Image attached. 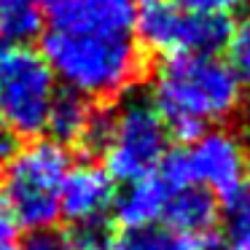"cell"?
<instances>
[{"mask_svg": "<svg viewBox=\"0 0 250 250\" xmlns=\"http://www.w3.org/2000/svg\"><path fill=\"white\" fill-rule=\"evenodd\" d=\"M221 231H215L221 250H250V180H245L231 196L223 199L218 215Z\"/></svg>", "mask_w": 250, "mask_h": 250, "instance_id": "cell-13", "label": "cell"}, {"mask_svg": "<svg viewBox=\"0 0 250 250\" xmlns=\"http://www.w3.org/2000/svg\"><path fill=\"white\" fill-rule=\"evenodd\" d=\"M169 191L172 188L156 172L143 180H135V183H126V188L113 196V207H110L113 221L121 226V231L124 229L153 226L162 218Z\"/></svg>", "mask_w": 250, "mask_h": 250, "instance_id": "cell-10", "label": "cell"}, {"mask_svg": "<svg viewBox=\"0 0 250 250\" xmlns=\"http://www.w3.org/2000/svg\"><path fill=\"white\" fill-rule=\"evenodd\" d=\"M172 3H175V6H180V8H186V11L221 14V17H229V14L239 11L248 0H172Z\"/></svg>", "mask_w": 250, "mask_h": 250, "instance_id": "cell-16", "label": "cell"}, {"mask_svg": "<svg viewBox=\"0 0 250 250\" xmlns=\"http://www.w3.org/2000/svg\"><path fill=\"white\" fill-rule=\"evenodd\" d=\"M41 0H0V35L11 43H27L43 30Z\"/></svg>", "mask_w": 250, "mask_h": 250, "instance_id": "cell-14", "label": "cell"}, {"mask_svg": "<svg viewBox=\"0 0 250 250\" xmlns=\"http://www.w3.org/2000/svg\"><path fill=\"white\" fill-rule=\"evenodd\" d=\"M0 250H22L19 245H14V242H8V245H0Z\"/></svg>", "mask_w": 250, "mask_h": 250, "instance_id": "cell-19", "label": "cell"}, {"mask_svg": "<svg viewBox=\"0 0 250 250\" xmlns=\"http://www.w3.org/2000/svg\"><path fill=\"white\" fill-rule=\"evenodd\" d=\"M43 3H49V6H54V3H60V0H43Z\"/></svg>", "mask_w": 250, "mask_h": 250, "instance_id": "cell-20", "label": "cell"}, {"mask_svg": "<svg viewBox=\"0 0 250 250\" xmlns=\"http://www.w3.org/2000/svg\"><path fill=\"white\" fill-rule=\"evenodd\" d=\"M57 78L43 54L24 43L0 46V126L14 137L46 129Z\"/></svg>", "mask_w": 250, "mask_h": 250, "instance_id": "cell-5", "label": "cell"}, {"mask_svg": "<svg viewBox=\"0 0 250 250\" xmlns=\"http://www.w3.org/2000/svg\"><path fill=\"white\" fill-rule=\"evenodd\" d=\"M41 54L65 89L110 103L143 76L135 0H60L41 35Z\"/></svg>", "mask_w": 250, "mask_h": 250, "instance_id": "cell-1", "label": "cell"}, {"mask_svg": "<svg viewBox=\"0 0 250 250\" xmlns=\"http://www.w3.org/2000/svg\"><path fill=\"white\" fill-rule=\"evenodd\" d=\"M113 178L100 164H78L70 167L60 196V215L76 226H94L113 207Z\"/></svg>", "mask_w": 250, "mask_h": 250, "instance_id": "cell-8", "label": "cell"}, {"mask_svg": "<svg viewBox=\"0 0 250 250\" xmlns=\"http://www.w3.org/2000/svg\"><path fill=\"white\" fill-rule=\"evenodd\" d=\"M137 41L164 57L172 54H218L231 33L229 17L196 14L172 0H135Z\"/></svg>", "mask_w": 250, "mask_h": 250, "instance_id": "cell-6", "label": "cell"}, {"mask_svg": "<svg viewBox=\"0 0 250 250\" xmlns=\"http://www.w3.org/2000/svg\"><path fill=\"white\" fill-rule=\"evenodd\" d=\"M218 237H188L169 231L167 226L124 229L110 239L108 250H215Z\"/></svg>", "mask_w": 250, "mask_h": 250, "instance_id": "cell-12", "label": "cell"}, {"mask_svg": "<svg viewBox=\"0 0 250 250\" xmlns=\"http://www.w3.org/2000/svg\"><path fill=\"white\" fill-rule=\"evenodd\" d=\"M191 183L207 188L212 196H231L248 178V156L231 132L205 129L188 148H183Z\"/></svg>", "mask_w": 250, "mask_h": 250, "instance_id": "cell-7", "label": "cell"}, {"mask_svg": "<svg viewBox=\"0 0 250 250\" xmlns=\"http://www.w3.org/2000/svg\"><path fill=\"white\" fill-rule=\"evenodd\" d=\"M218 202L202 186H183V188H172L164 202V210L159 221L178 234H188V237H215L218 229Z\"/></svg>", "mask_w": 250, "mask_h": 250, "instance_id": "cell-9", "label": "cell"}, {"mask_svg": "<svg viewBox=\"0 0 250 250\" xmlns=\"http://www.w3.org/2000/svg\"><path fill=\"white\" fill-rule=\"evenodd\" d=\"M169 151V132L156 105L146 97H129L108 113L103 164L113 180L135 183L153 175Z\"/></svg>", "mask_w": 250, "mask_h": 250, "instance_id": "cell-4", "label": "cell"}, {"mask_svg": "<svg viewBox=\"0 0 250 250\" xmlns=\"http://www.w3.org/2000/svg\"><path fill=\"white\" fill-rule=\"evenodd\" d=\"M17 231H19V226H17V221H14V215H11V210H8L3 194H0V245L14 242Z\"/></svg>", "mask_w": 250, "mask_h": 250, "instance_id": "cell-18", "label": "cell"}, {"mask_svg": "<svg viewBox=\"0 0 250 250\" xmlns=\"http://www.w3.org/2000/svg\"><path fill=\"white\" fill-rule=\"evenodd\" d=\"M70 153L57 140H33L3 162V199L17 226L43 231L60 221V196Z\"/></svg>", "mask_w": 250, "mask_h": 250, "instance_id": "cell-3", "label": "cell"}, {"mask_svg": "<svg viewBox=\"0 0 250 250\" xmlns=\"http://www.w3.org/2000/svg\"><path fill=\"white\" fill-rule=\"evenodd\" d=\"M22 250H76L70 234H60L54 229H43V231H33Z\"/></svg>", "mask_w": 250, "mask_h": 250, "instance_id": "cell-17", "label": "cell"}, {"mask_svg": "<svg viewBox=\"0 0 250 250\" xmlns=\"http://www.w3.org/2000/svg\"><path fill=\"white\" fill-rule=\"evenodd\" d=\"M226 62L242 86H250V17L231 24L226 38Z\"/></svg>", "mask_w": 250, "mask_h": 250, "instance_id": "cell-15", "label": "cell"}, {"mask_svg": "<svg viewBox=\"0 0 250 250\" xmlns=\"http://www.w3.org/2000/svg\"><path fill=\"white\" fill-rule=\"evenodd\" d=\"M242 83L218 54H172L153 76V100L169 135L191 143L242 103Z\"/></svg>", "mask_w": 250, "mask_h": 250, "instance_id": "cell-2", "label": "cell"}, {"mask_svg": "<svg viewBox=\"0 0 250 250\" xmlns=\"http://www.w3.org/2000/svg\"><path fill=\"white\" fill-rule=\"evenodd\" d=\"M94 108L89 105V100H83L81 94L62 89L54 94L49 108V119H46V129L51 132V140H57L60 146H81L83 135L89 129Z\"/></svg>", "mask_w": 250, "mask_h": 250, "instance_id": "cell-11", "label": "cell"}]
</instances>
